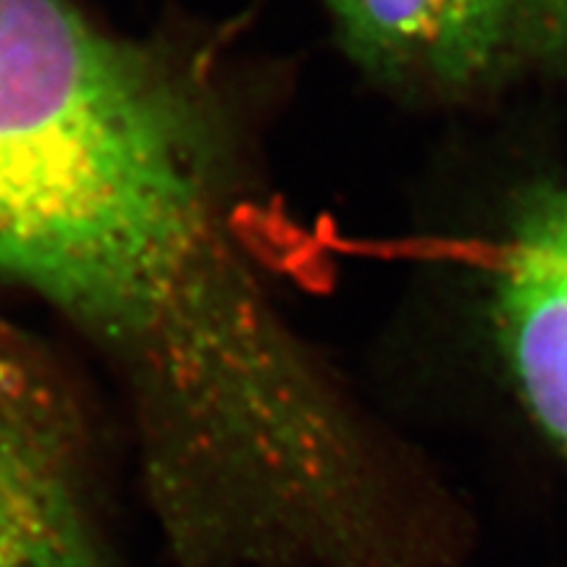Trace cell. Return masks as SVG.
I'll return each instance as SVG.
<instances>
[{
	"instance_id": "obj_2",
	"label": "cell",
	"mask_w": 567,
	"mask_h": 567,
	"mask_svg": "<svg viewBox=\"0 0 567 567\" xmlns=\"http://www.w3.org/2000/svg\"><path fill=\"white\" fill-rule=\"evenodd\" d=\"M360 69L396 92L460 101L567 80V0H326Z\"/></svg>"
},
{
	"instance_id": "obj_4",
	"label": "cell",
	"mask_w": 567,
	"mask_h": 567,
	"mask_svg": "<svg viewBox=\"0 0 567 567\" xmlns=\"http://www.w3.org/2000/svg\"><path fill=\"white\" fill-rule=\"evenodd\" d=\"M494 331L523 408L567 460V184L526 195L494 268Z\"/></svg>"
},
{
	"instance_id": "obj_3",
	"label": "cell",
	"mask_w": 567,
	"mask_h": 567,
	"mask_svg": "<svg viewBox=\"0 0 567 567\" xmlns=\"http://www.w3.org/2000/svg\"><path fill=\"white\" fill-rule=\"evenodd\" d=\"M0 567H113L76 408L3 329Z\"/></svg>"
},
{
	"instance_id": "obj_1",
	"label": "cell",
	"mask_w": 567,
	"mask_h": 567,
	"mask_svg": "<svg viewBox=\"0 0 567 567\" xmlns=\"http://www.w3.org/2000/svg\"><path fill=\"white\" fill-rule=\"evenodd\" d=\"M0 281L118 381L176 567L392 547L405 488L260 271L229 130L74 0H0Z\"/></svg>"
}]
</instances>
